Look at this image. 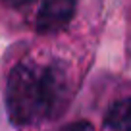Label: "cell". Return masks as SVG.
<instances>
[{
	"label": "cell",
	"instance_id": "3",
	"mask_svg": "<svg viewBox=\"0 0 131 131\" xmlns=\"http://www.w3.org/2000/svg\"><path fill=\"white\" fill-rule=\"evenodd\" d=\"M104 123L110 131H131V96L116 100L108 108Z\"/></svg>",
	"mask_w": 131,
	"mask_h": 131
},
{
	"label": "cell",
	"instance_id": "5",
	"mask_svg": "<svg viewBox=\"0 0 131 131\" xmlns=\"http://www.w3.org/2000/svg\"><path fill=\"white\" fill-rule=\"evenodd\" d=\"M6 6H12V8H21V6H25V4H29L31 0H2Z\"/></svg>",
	"mask_w": 131,
	"mask_h": 131
},
{
	"label": "cell",
	"instance_id": "2",
	"mask_svg": "<svg viewBox=\"0 0 131 131\" xmlns=\"http://www.w3.org/2000/svg\"><path fill=\"white\" fill-rule=\"evenodd\" d=\"M75 14V0H42L37 14V31L52 35L68 27Z\"/></svg>",
	"mask_w": 131,
	"mask_h": 131
},
{
	"label": "cell",
	"instance_id": "1",
	"mask_svg": "<svg viewBox=\"0 0 131 131\" xmlns=\"http://www.w3.org/2000/svg\"><path fill=\"white\" fill-rule=\"evenodd\" d=\"M68 85L56 68H35L17 64L6 83V112L12 123L31 125L60 114L66 102Z\"/></svg>",
	"mask_w": 131,
	"mask_h": 131
},
{
	"label": "cell",
	"instance_id": "4",
	"mask_svg": "<svg viewBox=\"0 0 131 131\" xmlns=\"http://www.w3.org/2000/svg\"><path fill=\"white\" fill-rule=\"evenodd\" d=\"M68 131H94V127L89 122H77V123H71L68 127Z\"/></svg>",
	"mask_w": 131,
	"mask_h": 131
}]
</instances>
